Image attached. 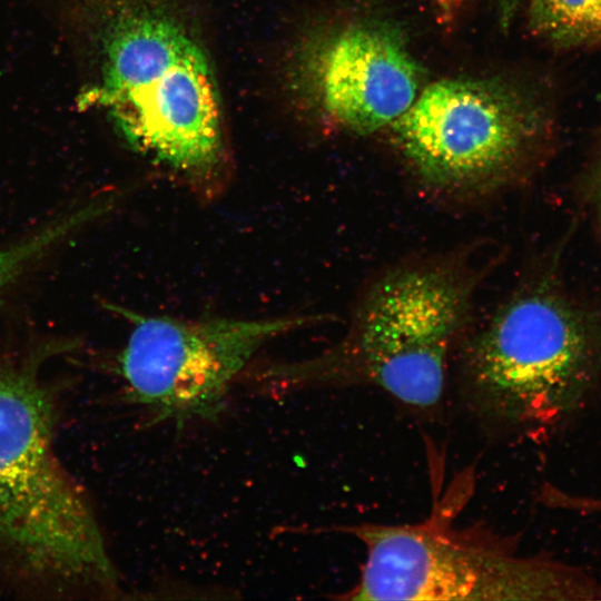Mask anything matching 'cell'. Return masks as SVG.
<instances>
[{
    "mask_svg": "<svg viewBox=\"0 0 601 601\" xmlns=\"http://www.w3.org/2000/svg\"><path fill=\"white\" fill-rule=\"evenodd\" d=\"M47 345L0 356V597L125 598L92 502L56 450L61 388Z\"/></svg>",
    "mask_w": 601,
    "mask_h": 601,
    "instance_id": "obj_1",
    "label": "cell"
},
{
    "mask_svg": "<svg viewBox=\"0 0 601 601\" xmlns=\"http://www.w3.org/2000/svg\"><path fill=\"white\" fill-rule=\"evenodd\" d=\"M600 384L601 325L543 279L504 300L461 362L472 411L534 440L575 418Z\"/></svg>",
    "mask_w": 601,
    "mask_h": 601,
    "instance_id": "obj_2",
    "label": "cell"
},
{
    "mask_svg": "<svg viewBox=\"0 0 601 601\" xmlns=\"http://www.w3.org/2000/svg\"><path fill=\"white\" fill-rule=\"evenodd\" d=\"M107 58L104 100L126 142L195 195H219L229 160L204 50L171 19L138 10L118 20Z\"/></svg>",
    "mask_w": 601,
    "mask_h": 601,
    "instance_id": "obj_3",
    "label": "cell"
},
{
    "mask_svg": "<svg viewBox=\"0 0 601 601\" xmlns=\"http://www.w3.org/2000/svg\"><path fill=\"white\" fill-rule=\"evenodd\" d=\"M474 289L472 273L454 262L397 267L367 289L338 344L311 359L283 362L279 380L288 392L361 380L406 406L434 408Z\"/></svg>",
    "mask_w": 601,
    "mask_h": 601,
    "instance_id": "obj_4",
    "label": "cell"
},
{
    "mask_svg": "<svg viewBox=\"0 0 601 601\" xmlns=\"http://www.w3.org/2000/svg\"><path fill=\"white\" fill-rule=\"evenodd\" d=\"M366 552L354 601L601 600V575L550 556L523 555L508 539L453 529L436 514L416 524L345 528Z\"/></svg>",
    "mask_w": 601,
    "mask_h": 601,
    "instance_id": "obj_5",
    "label": "cell"
},
{
    "mask_svg": "<svg viewBox=\"0 0 601 601\" xmlns=\"http://www.w3.org/2000/svg\"><path fill=\"white\" fill-rule=\"evenodd\" d=\"M390 127L418 180L455 196L485 195L513 184L542 131L538 111L523 95L474 79L427 86Z\"/></svg>",
    "mask_w": 601,
    "mask_h": 601,
    "instance_id": "obj_6",
    "label": "cell"
},
{
    "mask_svg": "<svg viewBox=\"0 0 601 601\" xmlns=\"http://www.w3.org/2000/svg\"><path fill=\"white\" fill-rule=\"evenodd\" d=\"M131 329L118 356L127 398L151 422L214 421L269 341L314 317L183 319L124 312Z\"/></svg>",
    "mask_w": 601,
    "mask_h": 601,
    "instance_id": "obj_7",
    "label": "cell"
},
{
    "mask_svg": "<svg viewBox=\"0 0 601 601\" xmlns=\"http://www.w3.org/2000/svg\"><path fill=\"white\" fill-rule=\"evenodd\" d=\"M294 80L323 119L367 135L390 127L411 107L421 76L396 31L354 22L306 40L294 61Z\"/></svg>",
    "mask_w": 601,
    "mask_h": 601,
    "instance_id": "obj_8",
    "label": "cell"
},
{
    "mask_svg": "<svg viewBox=\"0 0 601 601\" xmlns=\"http://www.w3.org/2000/svg\"><path fill=\"white\" fill-rule=\"evenodd\" d=\"M530 16L535 31L560 46L601 42V0H530Z\"/></svg>",
    "mask_w": 601,
    "mask_h": 601,
    "instance_id": "obj_9",
    "label": "cell"
},
{
    "mask_svg": "<svg viewBox=\"0 0 601 601\" xmlns=\"http://www.w3.org/2000/svg\"><path fill=\"white\" fill-rule=\"evenodd\" d=\"M108 204L107 198L87 204L56 219L23 242L0 250V290L53 245L106 211Z\"/></svg>",
    "mask_w": 601,
    "mask_h": 601,
    "instance_id": "obj_10",
    "label": "cell"
},
{
    "mask_svg": "<svg viewBox=\"0 0 601 601\" xmlns=\"http://www.w3.org/2000/svg\"><path fill=\"white\" fill-rule=\"evenodd\" d=\"M597 203H598V211H599V217H600V223H601V170H600L598 185H597Z\"/></svg>",
    "mask_w": 601,
    "mask_h": 601,
    "instance_id": "obj_11",
    "label": "cell"
},
{
    "mask_svg": "<svg viewBox=\"0 0 601 601\" xmlns=\"http://www.w3.org/2000/svg\"><path fill=\"white\" fill-rule=\"evenodd\" d=\"M440 1H443V2L449 4V3H453V2H456V1H460V0H440Z\"/></svg>",
    "mask_w": 601,
    "mask_h": 601,
    "instance_id": "obj_12",
    "label": "cell"
},
{
    "mask_svg": "<svg viewBox=\"0 0 601 601\" xmlns=\"http://www.w3.org/2000/svg\"><path fill=\"white\" fill-rule=\"evenodd\" d=\"M506 3H508V4H506V9H508V7H509V0H506Z\"/></svg>",
    "mask_w": 601,
    "mask_h": 601,
    "instance_id": "obj_13",
    "label": "cell"
}]
</instances>
